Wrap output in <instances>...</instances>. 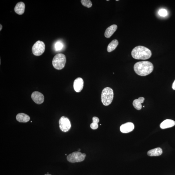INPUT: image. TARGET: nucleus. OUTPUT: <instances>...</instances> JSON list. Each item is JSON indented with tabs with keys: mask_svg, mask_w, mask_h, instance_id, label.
I'll return each instance as SVG.
<instances>
[{
	"mask_svg": "<svg viewBox=\"0 0 175 175\" xmlns=\"http://www.w3.org/2000/svg\"><path fill=\"white\" fill-rule=\"evenodd\" d=\"M172 88L174 90H175V80L174 81L173 84H172Z\"/></svg>",
	"mask_w": 175,
	"mask_h": 175,
	"instance_id": "obj_22",
	"label": "nucleus"
},
{
	"mask_svg": "<svg viewBox=\"0 0 175 175\" xmlns=\"http://www.w3.org/2000/svg\"><path fill=\"white\" fill-rule=\"evenodd\" d=\"M162 150L161 148H157L148 151L147 154L150 156H156L162 155Z\"/></svg>",
	"mask_w": 175,
	"mask_h": 175,
	"instance_id": "obj_15",
	"label": "nucleus"
},
{
	"mask_svg": "<svg viewBox=\"0 0 175 175\" xmlns=\"http://www.w3.org/2000/svg\"><path fill=\"white\" fill-rule=\"evenodd\" d=\"M81 2L83 6L88 8H90L92 5V2L90 0H81Z\"/></svg>",
	"mask_w": 175,
	"mask_h": 175,
	"instance_id": "obj_20",
	"label": "nucleus"
},
{
	"mask_svg": "<svg viewBox=\"0 0 175 175\" xmlns=\"http://www.w3.org/2000/svg\"><path fill=\"white\" fill-rule=\"evenodd\" d=\"M159 15L162 17H165L167 15V11L165 9H160L159 11Z\"/></svg>",
	"mask_w": 175,
	"mask_h": 175,
	"instance_id": "obj_21",
	"label": "nucleus"
},
{
	"mask_svg": "<svg viewBox=\"0 0 175 175\" xmlns=\"http://www.w3.org/2000/svg\"><path fill=\"white\" fill-rule=\"evenodd\" d=\"M84 81L81 78H78L74 81L73 86L74 90L76 92H81L83 87Z\"/></svg>",
	"mask_w": 175,
	"mask_h": 175,
	"instance_id": "obj_10",
	"label": "nucleus"
},
{
	"mask_svg": "<svg viewBox=\"0 0 175 175\" xmlns=\"http://www.w3.org/2000/svg\"><path fill=\"white\" fill-rule=\"evenodd\" d=\"M44 175H52L49 174H45Z\"/></svg>",
	"mask_w": 175,
	"mask_h": 175,
	"instance_id": "obj_24",
	"label": "nucleus"
},
{
	"mask_svg": "<svg viewBox=\"0 0 175 175\" xmlns=\"http://www.w3.org/2000/svg\"><path fill=\"white\" fill-rule=\"evenodd\" d=\"M64 47V44L60 41H57L54 45V48L56 51H61L63 49Z\"/></svg>",
	"mask_w": 175,
	"mask_h": 175,
	"instance_id": "obj_19",
	"label": "nucleus"
},
{
	"mask_svg": "<svg viewBox=\"0 0 175 175\" xmlns=\"http://www.w3.org/2000/svg\"><path fill=\"white\" fill-rule=\"evenodd\" d=\"M25 5L23 2H20L17 4L14 8V11L19 15H22L25 12Z\"/></svg>",
	"mask_w": 175,
	"mask_h": 175,
	"instance_id": "obj_11",
	"label": "nucleus"
},
{
	"mask_svg": "<svg viewBox=\"0 0 175 175\" xmlns=\"http://www.w3.org/2000/svg\"><path fill=\"white\" fill-rule=\"evenodd\" d=\"M134 124L131 122H128L123 124L120 127V130L122 133H126L131 132L134 128Z\"/></svg>",
	"mask_w": 175,
	"mask_h": 175,
	"instance_id": "obj_9",
	"label": "nucleus"
},
{
	"mask_svg": "<svg viewBox=\"0 0 175 175\" xmlns=\"http://www.w3.org/2000/svg\"><path fill=\"white\" fill-rule=\"evenodd\" d=\"M1 25V29H0V31H1L2 29V26L1 25Z\"/></svg>",
	"mask_w": 175,
	"mask_h": 175,
	"instance_id": "obj_23",
	"label": "nucleus"
},
{
	"mask_svg": "<svg viewBox=\"0 0 175 175\" xmlns=\"http://www.w3.org/2000/svg\"><path fill=\"white\" fill-rule=\"evenodd\" d=\"M17 120L21 123H26L30 120V118L27 114L23 113H19L16 116Z\"/></svg>",
	"mask_w": 175,
	"mask_h": 175,
	"instance_id": "obj_14",
	"label": "nucleus"
},
{
	"mask_svg": "<svg viewBox=\"0 0 175 175\" xmlns=\"http://www.w3.org/2000/svg\"><path fill=\"white\" fill-rule=\"evenodd\" d=\"M131 55L136 59L146 60L150 58L152 53L147 48L142 46L136 47L132 50Z\"/></svg>",
	"mask_w": 175,
	"mask_h": 175,
	"instance_id": "obj_2",
	"label": "nucleus"
},
{
	"mask_svg": "<svg viewBox=\"0 0 175 175\" xmlns=\"http://www.w3.org/2000/svg\"><path fill=\"white\" fill-rule=\"evenodd\" d=\"M59 128L62 131L67 132L70 130L71 124L70 120L67 117L64 116L61 117L59 119Z\"/></svg>",
	"mask_w": 175,
	"mask_h": 175,
	"instance_id": "obj_7",
	"label": "nucleus"
},
{
	"mask_svg": "<svg viewBox=\"0 0 175 175\" xmlns=\"http://www.w3.org/2000/svg\"><path fill=\"white\" fill-rule=\"evenodd\" d=\"M118 42L117 40L115 39L112 40L108 45L107 51L108 52H110L114 51L118 46Z\"/></svg>",
	"mask_w": 175,
	"mask_h": 175,
	"instance_id": "obj_17",
	"label": "nucleus"
},
{
	"mask_svg": "<svg viewBox=\"0 0 175 175\" xmlns=\"http://www.w3.org/2000/svg\"><path fill=\"white\" fill-rule=\"evenodd\" d=\"M66 62L65 55L62 54H57L53 59L52 64L55 69L61 70L63 69Z\"/></svg>",
	"mask_w": 175,
	"mask_h": 175,
	"instance_id": "obj_4",
	"label": "nucleus"
},
{
	"mask_svg": "<svg viewBox=\"0 0 175 175\" xmlns=\"http://www.w3.org/2000/svg\"><path fill=\"white\" fill-rule=\"evenodd\" d=\"M116 1H118V0H116Z\"/></svg>",
	"mask_w": 175,
	"mask_h": 175,
	"instance_id": "obj_26",
	"label": "nucleus"
},
{
	"mask_svg": "<svg viewBox=\"0 0 175 175\" xmlns=\"http://www.w3.org/2000/svg\"><path fill=\"white\" fill-rule=\"evenodd\" d=\"M114 92L111 88H105L102 90L101 100L105 106H108L111 104L114 98Z\"/></svg>",
	"mask_w": 175,
	"mask_h": 175,
	"instance_id": "obj_3",
	"label": "nucleus"
},
{
	"mask_svg": "<svg viewBox=\"0 0 175 175\" xmlns=\"http://www.w3.org/2000/svg\"><path fill=\"white\" fill-rule=\"evenodd\" d=\"M31 97L33 101L37 104H41L44 102V96L39 92H33Z\"/></svg>",
	"mask_w": 175,
	"mask_h": 175,
	"instance_id": "obj_8",
	"label": "nucleus"
},
{
	"mask_svg": "<svg viewBox=\"0 0 175 175\" xmlns=\"http://www.w3.org/2000/svg\"><path fill=\"white\" fill-rule=\"evenodd\" d=\"M117 28V26L113 25L109 26L105 31L104 36L105 37L109 38L116 32Z\"/></svg>",
	"mask_w": 175,
	"mask_h": 175,
	"instance_id": "obj_12",
	"label": "nucleus"
},
{
	"mask_svg": "<svg viewBox=\"0 0 175 175\" xmlns=\"http://www.w3.org/2000/svg\"><path fill=\"white\" fill-rule=\"evenodd\" d=\"M92 123L90 124V127L91 128L95 130L98 128V123L99 122V119L98 117L96 116L92 118Z\"/></svg>",
	"mask_w": 175,
	"mask_h": 175,
	"instance_id": "obj_18",
	"label": "nucleus"
},
{
	"mask_svg": "<svg viewBox=\"0 0 175 175\" xmlns=\"http://www.w3.org/2000/svg\"><path fill=\"white\" fill-rule=\"evenodd\" d=\"M45 49L44 43L38 41L33 45L32 51L33 55L36 56H40L44 53Z\"/></svg>",
	"mask_w": 175,
	"mask_h": 175,
	"instance_id": "obj_6",
	"label": "nucleus"
},
{
	"mask_svg": "<svg viewBox=\"0 0 175 175\" xmlns=\"http://www.w3.org/2000/svg\"><path fill=\"white\" fill-rule=\"evenodd\" d=\"M175 125V122L171 119L165 120L160 124V128L162 129L171 128Z\"/></svg>",
	"mask_w": 175,
	"mask_h": 175,
	"instance_id": "obj_13",
	"label": "nucleus"
},
{
	"mask_svg": "<svg viewBox=\"0 0 175 175\" xmlns=\"http://www.w3.org/2000/svg\"><path fill=\"white\" fill-rule=\"evenodd\" d=\"M153 64L150 61H142L136 63L134 66V70L138 75L144 76L149 75L153 71Z\"/></svg>",
	"mask_w": 175,
	"mask_h": 175,
	"instance_id": "obj_1",
	"label": "nucleus"
},
{
	"mask_svg": "<svg viewBox=\"0 0 175 175\" xmlns=\"http://www.w3.org/2000/svg\"><path fill=\"white\" fill-rule=\"evenodd\" d=\"M80 150H81V149H79V150H78V151H79V152H80Z\"/></svg>",
	"mask_w": 175,
	"mask_h": 175,
	"instance_id": "obj_25",
	"label": "nucleus"
},
{
	"mask_svg": "<svg viewBox=\"0 0 175 175\" xmlns=\"http://www.w3.org/2000/svg\"><path fill=\"white\" fill-rule=\"evenodd\" d=\"M144 100L145 98L143 97H139L138 99L134 100L133 103L134 107L136 110H141L142 107L141 104L143 103Z\"/></svg>",
	"mask_w": 175,
	"mask_h": 175,
	"instance_id": "obj_16",
	"label": "nucleus"
},
{
	"mask_svg": "<svg viewBox=\"0 0 175 175\" xmlns=\"http://www.w3.org/2000/svg\"><path fill=\"white\" fill-rule=\"evenodd\" d=\"M106 1H109V0H107Z\"/></svg>",
	"mask_w": 175,
	"mask_h": 175,
	"instance_id": "obj_27",
	"label": "nucleus"
},
{
	"mask_svg": "<svg viewBox=\"0 0 175 175\" xmlns=\"http://www.w3.org/2000/svg\"><path fill=\"white\" fill-rule=\"evenodd\" d=\"M86 155L79 152H76L71 153L67 157V160L71 163L83 162L85 159Z\"/></svg>",
	"mask_w": 175,
	"mask_h": 175,
	"instance_id": "obj_5",
	"label": "nucleus"
}]
</instances>
